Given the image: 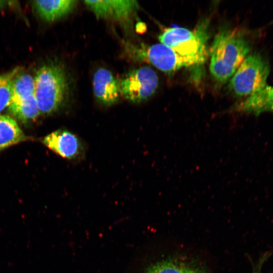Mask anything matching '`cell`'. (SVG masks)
<instances>
[{"label": "cell", "instance_id": "obj_1", "mask_svg": "<svg viewBox=\"0 0 273 273\" xmlns=\"http://www.w3.org/2000/svg\"><path fill=\"white\" fill-rule=\"evenodd\" d=\"M250 51V45L242 33L235 29H221L215 35L210 49L211 74L218 82H225Z\"/></svg>", "mask_w": 273, "mask_h": 273}, {"label": "cell", "instance_id": "obj_2", "mask_svg": "<svg viewBox=\"0 0 273 273\" xmlns=\"http://www.w3.org/2000/svg\"><path fill=\"white\" fill-rule=\"evenodd\" d=\"M34 78V97L40 114L49 115L59 109L69 93V81L65 68L57 63L41 66Z\"/></svg>", "mask_w": 273, "mask_h": 273}, {"label": "cell", "instance_id": "obj_3", "mask_svg": "<svg viewBox=\"0 0 273 273\" xmlns=\"http://www.w3.org/2000/svg\"><path fill=\"white\" fill-rule=\"evenodd\" d=\"M208 29L206 20L193 30L179 27L168 28L159 36V39L179 55L188 67L202 65L208 54Z\"/></svg>", "mask_w": 273, "mask_h": 273}, {"label": "cell", "instance_id": "obj_4", "mask_svg": "<svg viewBox=\"0 0 273 273\" xmlns=\"http://www.w3.org/2000/svg\"><path fill=\"white\" fill-rule=\"evenodd\" d=\"M269 72V65L261 56L248 55L231 77L230 88L236 96L248 97L266 85Z\"/></svg>", "mask_w": 273, "mask_h": 273}, {"label": "cell", "instance_id": "obj_5", "mask_svg": "<svg viewBox=\"0 0 273 273\" xmlns=\"http://www.w3.org/2000/svg\"><path fill=\"white\" fill-rule=\"evenodd\" d=\"M158 77L152 68L143 66L130 70L120 81L121 95L135 103L147 100L155 92Z\"/></svg>", "mask_w": 273, "mask_h": 273}, {"label": "cell", "instance_id": "obj_6", "mask_svg": "<svg viewBox=\"0 0 273 273\" xmlns=\"http://www.w3.org/2000/svg\"><path fill=\"white\" fill-rule=\"evenodd\" d=\"M84 3L97 18L109 19L130 25L139 9L135 1H84Z\"/></svg>", "mask_w": 273, "mask_h": 273}, {"label": "cell", "instance_id": "obj_7", "mask_svg": "<svg viewBox=\"0 0 273 273\" xmlns=\"http://www.w3.org/2000/svg\"><path fill=\"white\" fill-rule=\"evenodd\" d=\"M141 54L155 67L166 73H172L182 67H188L174 50L161 42L146 48Z\"/></svg>", "mask_w": 273, "mask_h": 273}, {"label": "cell", "instance_id": "obj_8", "mask_svg": "<svg viewBox=\"0 0 273 273\" xmlns=\"http://www.w3.org/2000/svg\"><path fill=\"white\" fill-rule=\"evenodd\" d=\"M93 90L97 100L106 106L117 103L121 95L120 81L105 68H100L95 72Z\"/></svg>", "mask_w": 273, "mask_h": 273}, {"label": "cell", "instance_id": "obj_9", "mask_svg": "<svg viewBox=\"0 0 273 273\" xmlns=\"http://www.w3.org/2000/svg\"><path fill=\"white\" fill-rule=\"evenodd\" d=\"M42 142L49 149L68 159L76 158L81 151V145L78 138L65 129L51 132L46 135Z\"/></svg>", "mask_w": 273, "mask_h": 273}, {"label": "cell", "instance_id": "obj_10", "mask_svg": "<svg viewBox=\"0 0 273 273\" xmlns=\"http://www.w3.org/2000/svg\"><path fill=\"white\" fill-rule=\"evenodd\" d=\"M77 3L75 0L35 1L33 5L41 19L52 22L71 13Z\"/></svg>", "mask_w": 273, "mask_h": 273}, {"label": "cell", "instance_id": "obj_11", "mask_svg": "<svg viewBox=\"0 0 273 273\" xmlns=\"http://www.w3.org/2000/svg\"><path fill=\"white\" fill-rule=\"evenodd\" d=\"M238 109L255 114L273 112V86L266 85L247 97L238 105Z\"/></svg>", "mask_w": 273, "mask_h": 273}, {"label": "cell", "instance_id": "obj_12", "mask_svg": "<svg viewBox=\"0 0 273 273\" xmlns=\"http://www.w3.org/2000/svg\"><path fill=\"white\" fill-rule=\"evenodd\" d=\"M27 139L13 118L0 115V150Z\"/></svg>", "mask_w": 273, "mask_h": 273}, {"label": "cell", "instance_id": "obj_13", "mask_svg": "<svg viewBox=\"0 0 273 273\" xmlns=\"http://www.w3.org/2000/svg\"><path fill=\"white\" fill-rule=\"evenodd\" d=\"M8 110L14 117L24 123L34 120L40 114L34 95L12 101Z\"/></svg>", "mask_w": 273, "mask_h": 273}, {"label": "cell", "instance_id": "obj_14", "mask_svg": "<svg viewBox=\"0 0 273 273\" xmlns=\"http://www.w3.org/2000/svg\"><path fill=\"white\" fill-rule=\"evenodd\" d=\"M34 77L28 73L18 72L12 82L11 102L34 95Z\"/></svg>", "mask_w": 273, "mask_h": 273}, {"label": "cell", "instance_id": "obj_15", "mask_svg": "<svg viewBox=\"0 0 273 273\" xmlns=\"http://www.w3.org/2000/svg\"><path fill=\"white\" fill-rule=\"evenodd\" d=\"M145 273H202L197 267L180 261L168 260L151 266Z\"/></svg>", "mask_w": 273, "mask_h": 273}, {"label": "cell", "instance_id": "obj_16", "mask_svg": "<svg viewBox=\"0 0 273 273\" xmlns=\"http://www.w3.org/2000/svg\"><path fill=\"white\" fill-rule=\"evenodd\" d=\"M18 72L16 68L10 72L0 74V113L11 104L12 97V82Z\"/></svg>", "mask_w": 273, "mask_h": 273}, {"label": "cell", "instance_id": "obj_17", "mask_svg": "<svg viewBox=\"0 0 273 273\" xmlns=\"http://www.w3.org/2000/svg\"><path fill=\"white\" fill-rule=\"evenodd\" d=\"M270 255V253L268 252H266L263 254L257 262L254 264L253 267L252 273H262V268L263 265L269 258Z\"/></svg>", "mask_w": 273, "mask_h": 273}, {"label": "cell", "instance_id": "obj_18", "mask_svg": "<svg viewBox=\"0 0 273 273\" xmlns=\"http://www.w3.org/2000/svg\"><path fill=\"white\" fill-rule=\"evenodd\" d=\"M1 2L0 1V6H1Z\"/></svg>", "mask_w": 273, "mask_h": 273}]
</instances>
